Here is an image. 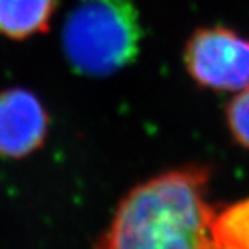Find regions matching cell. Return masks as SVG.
I'll return each mask as SVG.
<instances>
[{"label": "cell", "instance_id": "6da1fadb", "mask_svg": "<svg viewBox=\"0 0 249 249\" xmlns=\"http://www.w3.org/2000/svg\"><path fill=\"white\" fill-rule=\"evenodd\" d=\"M209 170L188 165L134 186L95 249H212Z\"/></svg>", "mask_w": 249, "mask_h": 249}, {"label": "cell", "instance_id": "7a4b0ae2", "mask_svg": "<svg viewBox=\"0 0 249 249\" xmlns=\"http://www.w3.org/2000/svg\"><path fill=\"white\" fill-rule=\"evenodd\" d=\"M141 24L131 0H80L63 29L66 57L78 72L108 75L140 50Z\"/></svg>", "mask_w": 249, "mask_h": 249}, {"label": "cell", "instance_id": "3957f363", "mask_svg": "<svg viewBox=\"0 0 249 249\" xmlns=\"http://www.w3.org/2000/svg\"><path fill=\"white\" fill-rule=\"evenodd\" d=\"M185 68L201 87L240 92L249 87V38L212 26L197 29L185 47Z\"/></svg>", "mask_w": 249, "mask_h": 249}, {"label": "cell", "instance_id": "277c9868", "mask_svg": "<svg viewBox=\"0 0 249 249\" xmlns=\"http://www.w3.org/2000/svg\"><path fill=\"white\" fill-rule=\"evenodd\" d=\"M48 117L36 96L23 89L0 93V156L21 159L38 150L47 137Z\"/></svg>", "mask_w": 249, "mask_h": 249}, {"label": "cell", "instance_id": "5b68a950", "mask_svg": "<svg viewBox=\"0 0 249 249\" xmlns=\"http://www.w3.org/2000/svg\"><path fill=\"white\" fill-rule=\"evenodd\" d=\"M56 0H0V33L23 39L48 27Z\"/></svg>", "mask_w": 249, "mask_h": 249}, {"label": "cell", "instance_id": "8992f818", "mask_svg": "<svg viewBox=\"0 0 249 249\" xmlns=\"http://www.w3.org/2000/svg\"><path fill=\"white\" fill-rule=\"evenodd\" d=\"M210 234L212 249H249V197L216 209Z\"/></svg>", "mask_w": 249, "mask_h": 249}, {"label": "cell", "instance_id": "52a82bcc", "mask_svg": "<svg viewBox=\"0 0 249 249\" xmlns=\"http://www.w3.org/2000/svg\"><path fill=\"white\" fill-rule=\"evenodd\" d=\"M225 116L233 138L242 147L249 149V87L237 92L227 105Z\"/></svg>", "mask_w": 249, "mask_h": 249}]
</instances>
